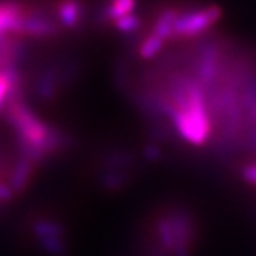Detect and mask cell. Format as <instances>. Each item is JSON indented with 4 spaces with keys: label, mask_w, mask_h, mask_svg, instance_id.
<instances>
[{
    "label": "cell",
    "mask_w": 256,
    "mask_h": 256,
    "mask_svg": "<svg viewBox=\"0 0 256 256\" xmlns=\"http://www.w3.org/2000/svg\"><path fill=\"white\" fill-rule=\"evenodd\" d=\"M112 24H114L116 30L120 32L121 34L131 36V34H137L138 32L141 30V28H142V20L136 13H131V14L126 16V18H121L118 20H116Z\"/></svg>",
    "instance_id": "cell-17"
},
{
    "label": "cell",
    "mask_w": 256,
    "mask_h": 256,
    "mask_svg": "<svg viewBox=\"0 0 256 256\" xmlns=\"http://www.w3.org/2000/svg\"><path fill=\"white\" fill-rule=\"evenodd\" d=\"M144 250H146V256H172L171 254H168L156 240V242L154 240H148L146 244V246H144Z\"/></svg>",
    "instance_id": "cell-21"
},
{
    "label": "cell",
    "mask_w": 256,
    "mask_h": 256,
    "mask_svg": "<svg viewBox=\"0 0 256 256\" xmlns=\"http://www.w3.org/2000/svg\"><path fill=\"white\" fill-rule=\"evenodd\" d=\"M182 13V9L176 6H168L164 8L161 12H158L154 24L151 28V33H154L158 37H161L164 42L172 40L174 36V26L180 14Z\"/></svg>",
    "instance_id": "cell-6"
},
{
    "label": "cell",
    "mask_w": 256,
    "mask_h": 256,
    "mask_svg": "<svg viewBox=\"0 0 256 256\" xmlns=\"http://www.w3.org/2000/svg\"><path fill=\"white\" fill-rule=\"evenodd\" d=\"M240 176L248 184L256 185V162H250V164L244 165L240 168Z\"/></svg>",
    "instance_id": "cell-22"
},
{
    "label": "cell",
    "mask_w": 256,
    "mask_h": 256,
    "mask_svg": "<svg viewBox=\"0 0 256 256\" xmlns=\"http://www.w3.org/2000/svg\"><path fill=\"white\" fill-rule=\"evenodd\" d=\"M174 134H176L174 131V127L165 120L152 121L148 124V137L151 140V142H156V144L170 142L174 137Z\"/></svg>",
    "instance_id": "cell-14"
},
{
    "label": "cell",
    "mask_w": 256,
    "mask_h": 256,
    "mask_svg": "<svg viewBox=\"0 0 256 256\" xmlns=\"http://www.w3.org/2000/svg\"><path fill=\"white\" fill-rule=\"evenodd\" d=\"M86 9L82 0H58L56 6V20L63 28L74 30L82 23Z\"/></svg>",
    "instance_id": "cell-5"
},
{
    "label": "cell",
    "mask_w": 256,
    "mask_h": 256,
    "mask_svg": "<svg viewBox=\"0 0 256 256\" xmlns=\"http://www.w3.org/2000/svg\"><path fill=\"white\" fill-rule=\"evenodd\" d=\"M80 62L77 58H68L63 64H58V78H60V87L66 88L72 82L77 80L80 74Z\"/></svg>",
    "instance_id": "cell-15"
},
{
    "label": "cell",
    "mask_w": 256,
    "mask_h": 256,
    "mask_svg": "<svg viewBox=\"0 0 256 256\" xmlns=\"http://www.w3.org/2000/svg\"><path fill=\"white\" fill-rule=\"evenodd\" d=\"M0 34H4V33L2 32V26H0ZM4 36H6V34H4Z\"/></svg>",
    "instance_id": "cell-24"
},
{
    "label": "cell",
    "mask_w": 256,
    "mask_h": 256,
    "mask_svg": "<svg viewBox=\"0 0 256 256\" xmlns=\"http://www.w3.org/2000/svg\"><path fill=\"white\" fill-rule=\"evenodd\" d=\"M0 166H2V161H0Z\"/></svg>",
    "instance_id": "cell-25"
},
{
    "label": "cell",
    "mask_w": 256,
    "mask_h": 256,
    "mask_svg": "<svg viewBox=\"0 0 256 256\" xmlns=\"http://www.w3.org/2000/svg\"><path fill=\"white\" fill-rule=\"evenodd\" d=\"M222 13L224 10L218 4H208L202 8L182 10L175 23L172 40L201 36L220 22Z\"/></svg>",
    "instance_id": "cell-1"
},
{
    "label": "cell",
    "mask_w": 256,
    "mask_h": 256,
    "mask_svg": "<svg viewBox=\"0 0 256 256\" xmlns=\"http://www.w3.org/2000/svg\"><path fill=\"white\" fill-rule=\"evenodd\" d=\"M36 238H66L67 229L62 222L52 218H36L32 222Z\"/></svg>",
    "instance_id": "cell-12"
},
{
    "label": "cell",
    "mask_w": 256,
    "mask_h": 256,
    "mask_svg": "<svg viewBox=\"0 0 256 256\" xmlns=\"http://www.w3.org/2000/svg\"><path fill=\"white\" fill-rule=\"evenodd\" d=\"M58 64H50L44 67L34 82V94L42 101H53L60 90Z\"/></svg>",
    "instance_id": "cell-4"
},
{
    "label": "cell",
    "mask_w": 256,
    "mask_h": 256,
    "mask_svg": "<svg viewBox=\"0 0 256 256\" xmlns=\"http://www.w3.org/2000/svg\"><path fill=\"white\" fill-rule=\"evenodd\" d=\"M138 0H107L98 10L97 20L100 23H114L116 20L134 13Z\"/></svg>",
    "instance_id": "cell-7"
},
{
    "label": "cell",
    "mask_w": 256,
    "mask_h": 256,
    "mask_svg": "<svg viewBox=\"0 0 256 256\" xmlns=\"http://www.w3.org/2000/svg\"><path fill=\"white\" fill-rule=\"evenodd\" d=\"M154 229H156V242L164 248L168 254L172 255L174 252V230H172V224L166 214V210L158 215L154 222Z\"/></svg>",
    "instance_id": "cell-11"
},
{
    "label": "cell",
    "mask_w": 256,
    "mask_h": 256,
    "mask_svg": "<svg viewBox=\"0 0 256 256\" xmlns=\"http://www.w3.org/2000/svg\"><path fill=\"white\" fill-rule=\"evenodd\" d=\"M34 166L36 164L28 158L24 156L18 158V162L14 164L10 172L9 186L12 188V191L14 192V195H18L26 190L28 184L32 180V175L34 172Z\"/></svg>",
    "instance_id": "cell-9"
},
{
    "label": "cell",
    "mask_w": 256,
    "mask_h": 256,
    "mask_svg": "<svg viewBox=\"0 0 256 256\" xmlns=\"http://www.w3.org/2000/svg\"><path fill=\"white\" fill-rule=\"evenodd\" d=\"M14 196V192L12 191L9 185L0 182V204H6V202H10Z\"/></svg>",
    "instance_id": "cell-23"
},
{
    "label": "cell",
    "mask_w": 256,
    "mask_h": 256,
    "mask_svg": "<svg viewBox=\"0 0 256 256\" xmlns=\"http://www.w3.org/2000/svg\"><path fill=\"white\" fill-rule=\"evenodd\" d=\"M242 148L256 154V124L249 127L242 138Z\"/></svg>",
    "instance_id": "cell-19"
},
{
    "label": "cell",
    "mask_w": 256,
    "mask_h": 256,
    "mask_svg": "<svg viewBox=\"0 0 256 256\" xmlns=\"http://www.w3.org/2000/svg\"><path fill=\"white\" fill-rule=\"evenodd\" d=\"M142 156H144V158H146V161H150V162H158V161L162 160L164 152H162L160 144L150 142V144H146V146H144V148H142Z\"/></svg>",
    "instance_id": "cell-18"
},
{
    "label": "cell",
    "mask_w": 256,
    "mask_h": 256,
    "mask_svg": "<svg viewBox=\"0 0 256 256\" xmlns=\"http://www.w3.org/2000/svg\"><path fill=\"white\" fill-rule=\"evenodd\" d=\"M164 44L165 42L161 37H158L156 34L150 32L146 36L141 38V42L138 44L137 53L142 60H151L161 53V50L164 48Z\"/></svg>",
    "instance_id": "cell-13"
},
{
    "label": "cell",
    "mask_w": 256,
    "mask_h": 256,
    "mask_svg": "<svg viewBox=\"0 0 256 256\" xmlns=\"http://www.w3.org/2000/svg\"><path fill=\"white\" fill-rule=\"evenodd\" d=\"M37 245L47 256L68 255V245L64 238H37Z\"/></svg>",
    "instance_id": "cell-16"
},
{
    "label": "cell",
    "mask_w": 256,
    "mask_h": 256,
    "mask_svg": "<svg viewBox=\"0 0 256 256\" xmlns=\"http://www.w3.org/2000/svg\"><path fill=\"white\" fill-rule=\"evenodd\" d=\"M166 214L174 230L172 256H192V246L196 240V222L192 210L186 205H171Z\"/></svg>",
    "instance_id": "cell-2"
},
{
    "label": "cell",
    "mask_w": 256,
    "mask_h": 256,
    "mask_svg": "<svg viewBox=\"0 0 256 256\" xmlns=\"http://www.w3.org/2000/svg\"><path fill=\"white\" fill-rule=\"evenodd\" d=\"M132 171L126 170H101L98 175V182L108 192L122 191L128 184L131 182Z\"/></svg>",
    "instance_id": "cell-10"
},
{
    "label": "cell",
    "mask_w": 256,
    "mask_h": 256,
    "mask_svg": "<svg viewBox=\"0 0 256 256\" xmlns=\"http://www.w3.org/2000/svg\"><path fill=\"white\" fill-rule=\"evenodd\" d=\"M62 26L56 18H50L44 12H28L23 18L22 36L36 38H50L60 34Z\"/></svg>",
    "instance_id": "cell-3"
},
{
    "label": "cell",
    "mask_w": 256,
    "mask_h": 256,
    "mask_svg": "<svg viewBox=\"0 0 256 256\" xmlns=\"http://www.w3.org/2000/svg\"><path fill=\"white\" fill-rule=\"evenodd\" d=\"M10 90H12L10 78L4 72H0V108L6 104V100L9 97Z\"/></svg>",
    "instance_id": "cell-20"
},
{
    "label": "cell",
    "mask_w": 256,
    "mask_h": 256,
    "mask_svg": "<svg viewBox=\"0 0 256 256\" xmlns=\"http://www.w3.org/2000/svg\"><path fill=\"white\" fill-rule=\"evenodd\" d=\"M102 170H126L132 171V168L137 165L136 156L122 148H114L107 152H104L100 160Z\"/></svg>",
    "instance_id": "cell-8"
}]
</instances>
